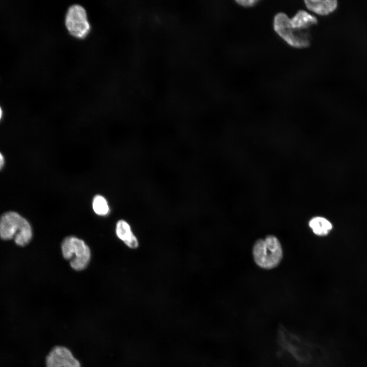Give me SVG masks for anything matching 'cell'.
Returning a JSON list of instances; mask_svg holds the SVG:
<instances>
[{
  "label": "cell",
  "instance_id": "cell-1",
  "mask_svg": "<svg viewBox=\"0 0 367 367\" xmlns=\"http://www.w3.org/2000/svg\"><path fill=\"white\" fill-rule=\"evenodd\" d=\"M33 230L29 222L17 212L10 211L0 217V238L4 241L13 239L15 243L24 247L31 242Z\"/></svg>",
  "mask_w": 367,
  "mask_h": 367
},
{
  "label": "cell",
  "instance_id": "cell-2",
  "mask_svg": "<svg viewBox=\"0 0 367 367\" xmlns=\"http://www.w3.org/2000/svg\"><path fill=\"white\" fill-rule=\"evenodd\" d=\"M253 254L257 265L264 269H271L280 262L282 251L278 239L270 235L255 243Z\"/></svg>",
  "mask_w": 367,
  "mask_h": 367
},
{
  "label": "cell",
  "instance_id": "cell-3",
  "mask_svg": "<svg viewBox=\"0 0 367 367\" xmlns=\"http://www.w3.org/2000/svg\"><path fill=\"white\" fill-rule=\"evenodd\" d=\"M275 31L289 45L297 48L306 47L310 45V35L305 30L292 28L290 18L283 13L277 14L274 18Z\"/></svg>",
  "mask_w": 367,
  "mask_h": 367
},
{
  "label": "cell",
  "instance_id": "cell-4",
  "mask_svg": "<svg viewBox=\"0 0 367 367\" xmlns=\"http://www.w3.org/2000/svg\"><path fill=\"white\" fill-rule=\"evenodd\" d=\"M64 257L76 270L84 269L90 259V251L84 241L75 237L66 238L62 244Z\"/></svg>",
  "mask_w": 367,
  "mask_h": 367
},
{
  "label": "cell",
  "instance_id": "cell-5",
  "mask_svg": "<svg viewBox=\"0 0 367 367\" xmlns=\"http://www.w3.org/2000/svg\"><path fill=\"white\" fill-rule=\"evenodd\" d=\"M65 23L69 34L77 39H83L89 34L91 27L86 11L80 5H73L67 11Z\"/></svg>",
  "mask_w": 367,
  "mask_h": 367
},
{
  "label": "cell",
  "instance_id": "cell-6",
  "mask_svg": "<svg viewBox=\"0 0 367 367\" xmlns=\"http://www.w3.org/2000/svg\"><path fill=\"white\" fill-rule=\"evenodd\" d=\"M47 367H81L71 351L64 347H54L46 358Z\"/></svg>",
  "mask_w": 367,
  "mask_h": 367
},
{
  "label": "cell",
  "instance_id": "cell-7",
  "mask_svg": "<svg viewBox=\"0 0 367 367\" xmlns=\"http://www.w3.org/2000/svg\"><path fill=\"white\" fill-rule=\"evenodd\" d=\"M117 237L129 248H136L139 245L138 240L133 234L130 225L123 220H119L116 225Z\"/></svg>",
  "mask_w": 367,
  "mask_h": 367
},
{
  "label": "cell",
  "instance_id": "cell-8",
  "mask_svg": "<svg viewBox=\"0 0 367 367\" xmlns=\"http://www.w3.org/2000/svg\"><path fill=\"white\" fill-rule=\"evenodd\" d=\"M304 2L309 10L321 15L332 12L337 7L336 0H306Z\"/></svg>",
  "mask_w": 367,
  "mask_h": 367
},
{
  "label": "cell",
  "instance_id": "cell-9",
  "mask_svg": "<svg viewBox=\"0 0 367 367\" xmlns=\"http://www.w3.org/2000/svg\"><path fill=\"white\" fill-rule=\"evenodd\" d=\"M317 19L304 10L299 11L290 19L291 27L299 30H305L310 26L317 23Z\"/></svg>",
  "mask_w": 367,
  "mask_h": 367
},
{
  "label": "cell",
  "instance_id": "cell-10",
  "mask_svg": "<svg viewBox=\"0 0 367 367\" xmlns=\"http://www.w3.org/2000/svg\"><path fill=\"white\" fill-rule=\"evenodd\" d=\"M309 225L313 232L319 236L327 235L332 229L331 223L322 217H316L311 219Z\"/></svg>",
  "mask_w": 367,
  "mask_h": 367
},
{
  "label": "cell",
  "instance_id": "cell-11",
  "mask_svg": "<svg viewBox=\"0 0 367 367\" xmlns=\"http://www.w3.org/2000/svg\"><path fill=\"white\" fill-rule=\"evenodd\" d=\"M92 207L94 212L100 216L107 215L110 211L107 200L100 195H97L93 198Z\"/></svg>",
  "mask_w": 367,
  "mask_h": 367
},
{
  "label": "cell",
  "instance_id": "cell-12",
  "mask_svg": "<svg viewBox=\"0 0 367 367\" xmlns=\"http://www.w3.org/2000/svg\"><path fill=\"white\" fill-rule=\"evenodd\" d=\"M239 5L245 7H250L255 5L258 1L256 0H239L236 1Z\"/></svg>",
  "mask_w": 367,
  "mask_h": 367
},
{
  "label": "cell",
  "instance_id": "cell-13",
  "mask_svg": "<svg viewBox=\"0 0 367 367\" xmlns=\"http://www.w3.org/2000/svg\"><path fill=\"white\" fill-rule=\"evenodd\" d=\"M5 163V159L3 155L0 152V170L3 167Z\"/></svg>",
  "mask_w": 367,
  "mask_h": 367
},
{
  "label": "cell",
  "instance_id": "cell-14",
  "mask_svg": "<svg viewBox=\"0 0 367 367\" xmlns=\"http://www.w3.org/2000/svg\"><path fill=\"white\" fill-rule=\"evenodd\" d=\"M2 109H1V107H0V119H1V117H2Z\"/></svg>",
  "mask_w": 367,
  "mask_h": 367
}]
</instances>
